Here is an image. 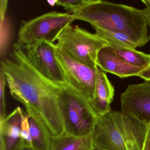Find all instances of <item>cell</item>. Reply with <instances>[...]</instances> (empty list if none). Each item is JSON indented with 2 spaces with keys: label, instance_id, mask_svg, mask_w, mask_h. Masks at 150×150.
<instances>
[{
  "label": "cell",
  "instance_id": "obj_1",
  "mask_svg": "<svg viewBox=\"0 0 150 150\" xmlns=\"http://www.w3.org/2000/svg\"><path fill=\"white\" fill-rule=\"evenodd\" d=\"M10 93L23 105L26 113L40 118L53 136L64 133L58 85L47 80L31 65L24 47L15 43L9 58L1 60Z\"/></svg>",
  "mask_w": 150,
  "mask_h": 150
},
{
  "label": "cell",
  "instance_id": "obj_2",
  "mask_svg": "<svg viewBox=\"0 0 150 150\" xmlns=\"http://www.w3.org/2000/svg\"><path fill=\"white\" fill-rule=\"evenodd\" d=\"M76 20L88 22L94 28L120 32L141 47L149 41L148 24L143 10L106 1L86 4L70 11Z\"/></svg>",
  "mask_w": 150,
  "mask_h": 150
},
{
  "label": "cell",
  "instance_id": "obj_3",
  "mask_svg": "<svg viewBox=\"0 0 150 150\" xmlns=\"http://www.w3.org/2000/svg\"><path fill=\"white\" fill-rule=\"evenodd\" d=\"M149 123L111 110L98 117L93 132L94 148L99 150H142Z\"/></svg>",
  "mask_w": 150,
  "mask_h": 150
},
{
  "label": "cell",
  "instance_id": "obj_4",
  "mask_svg": "<svg viewBox=\"0 0 150 150\" xmlns=\"http://www.w3.org/2000/svg\"><path fill=\"white\" fill-rule=\"evenodd\" d=\"M58 88L64 133L77 137L93 134L98 116L90 104L68 84Z\"/></svg>",
  "mask_w": 150,
  "mask_h": 150
},
{
  "label": "cell",
  "instance_id": "obj_5",
  "mask_svg": "<svg viewBox=\"0 0 150 150\" xmlns=\"http://www.w3.org/2000/svg\"><path fill=\"white\" fill-rule=\"evenodd\" d=\"M55 41L56 47L76 60L93 68L97 64L98 54L108 43L96 33H92L79 26L71 25L64 28Z\"/></svg>",
  "mask_w": 150,
  "mask_h": 150
},
{
  "label": "cell",
  "instance_id": "obj_6",
  "mask_svg": "<svg viewBox=\"0 0 150 150\" xmlns=\"http://www.w3.org/2000/svg\"><path fill=\"white\" fill-rule=\"evenodd\" d=\"M75 20L72 14L53 11L22 21L17 43L25 47L41 39L54 43L62 31Z\"/></svg>",
  "mask_w": 150,
  "mask_h": 150
},
{
  "label": "cell",
  "instance_id": "obj_7",
  "mask_svg": "<svg viewBox=\"0 0 150 150\" xmlns=\"http://www.w3.org/2000/svg\"><path fill=\"white\" fill-rule=\"evenodd\" d=\"M55 56L69 85L90 104L94 96L98 67L93 68L76 60L56 45Z\"/></svg>",
  "mask_w": 150,
  "mask_h": 150
},
{
  "label": "cell",
  "instance_id": "obj_8",
  "mask_svg": "<svg viewBox=\"0 0 150 150\" xmlns=\"http://www.w3.org/2000/svg\"><path fill=\"white\" fill-rule=\"evenodd\" d=\"M26 56L33 67L47 80L67 85L68 79L55 56V44L41 39L24 47Z\"/></svg>",
  "mask_w": 150,
  "mask_h": 150
},
{
  "label": "cell",
  "instance_id": "obj_9",
  "mask_svg": "<svg viewBox=\"0 0 150 150\" xmlns=\"http://www.w3.org/2000/svg\"><path fill=\"white\" fill-rule=\"evenodd\" d=\"M121 112L149 123L150 121V81L129 85L120 98Z\"/></svg>",
  "mask_w": 150,
  "mask_h": 150
},
{
  "label": "cell",
  "instance_id": "obj_10",
  "mask_svg": "<svg viewBox=\"0 0 150 150\" xmlns=\"http://www.w3.org/2000/svg\"><path fill=\"white\" fill-rule=\"evenodd\" d=\"M97 67L105 72L111 73L121 78L137 76L147 67L129 65L122 60L112 48L105 47L99 52L97 58Z\"/></svg>",
  "mask_w": 150,
  "mask_h": 150
},
{
  "label": "cell",
  "instance_id": "obj_11",
  "mask_svg": "<svg viewBox=\"0 0 150 150\" xmlns=\"http://www.w3.org/2000/svg\"><path fill=\"white\" fill-rule=\"evenodd\" d=\"M23 111L17 107L0 122V150H18L22 145L21 126Z\"/></svg>",
  "mask_w": 150,
  "mask_h": 150
},
{
  "label": "cell",
  "instance_id": "obj_12",
  "mask_svg": "<svg viewBox=\"0 0 150 150\" xmlns=\"http://www.w3.org/2000/svg\"><path fill=\"white\" fill-rule=\"evenodd\" d=\"M114 92V87L106 74L98 67L94 96L90 103L98 117L103 116L112 110L111 104L113 100Z\"/></svg>",
  "mask_w": 150,
  "mask_h": 150
},
{
  "label": "cell",
  "instance_id": "obj_13",
  "mask_svg": "<svg viewBox=\"0 0 150 150\" xmlns=\"http://www.w3.org/2000/svg\"><path fill=\"white\" fill-rule=\"evenodd\" d=\"M93 134L86 136L68 135L65 133L53 137L50 150H95Z\"/></svg>",
  "mask_w": 150,
  "mask_h": 150
},
{
  "label": "cell",
  "instance_id": "obj_14",
  "mask_svg": "<svg viewBox=\"0 0 150 150\" xmlns=\"http://www.w3.org/2000/svg\"><path fill=\"white\" fill-rule=\"evenodd\" d=\"M29 122L32 147L27 150H50L53 136L45 122L40 118L30 115Z\"/></svg>",
  "mask_w": 150,
  "mask_h": 150
},
{
  "label": "cell",
  "instance_id": "obj_15",
  "mask_svg": "<svg viewBox=\"0 0 150 150\" xmlns=\"http://www.w3.org/2000/svg\"><path fill=\"white\" fill-rule=\"evenodd\" d=\"M94 29L95 33L104 39L112 48L136 49L138 47L129 36L123 33L99 28Z\"/></svg>",
  "mask_w": 150,
  "mask_h": 150
},
{
  "label": "cell",
  "instance_id": "obj_16",
  "mask_svg": "<svg viewBox=\"0 0 150 150\" xmlns=\"http://www.w3.org/2000/svg\"><path fill=\"white\" fill-rule=\"evenodd\" d=\"M111 48L121 59L129 65L146 67L150 65V54L136 49Z\"/></svg>",
  "mask_w": 150,
  "mask_h": 150
},
{
  "label": "cell",
  "instance_id": "obj_17",
  "mask_svg": "<svg viewBox=\"0 0 150 150\" xmlns=\"http://www.w3.org/2000/svg\"><path fill=\"white\" fill-rule=\"evenodd\" d=\"M1 43L0 55L1 60L4 59L9 47L11 40V30L10 26L5 22V19L1 22Z\"/></svg>",
  "mask_w": 150,
  "mask_h": 150
},
{
  "label": "cell",
  "instance_id": "obj_18",
  "mask_svg": "<svg viewBox=\"0 0 150 150\" xmlns=\"http://www.w3.org/2000/svg\"><path fill=\"white\" fill-rule=\"evenodd\" d=\"M29 119V115L23 111L21 126V136L22 144L27 150H30L32 147Z\"/></svg>",
  "mask_w": 150,
  "mask_h": 150
},
{
  "label": "cell",
  "instance_id": "obj_19",
  "mask_svg": "<svg viewBox=\"0 0 150 150\" xmlns=\"http://www.w3.org/2000/svg\"><path fill=\"white\" fill-rule=\"evenodd\" d=\"M7 80L5 74L0 71V122L2 121L7 116L5 101V86Z\"/></svg>",
  "mask_w": 150,
  "mask_h": 150
},
{
  "label": "cell",
  "instance_id": "obj_20",
  "mask_svg": "<svg viewBox=\"0 0 150 150\" xmlns=\"http://www.w3.org/2000/svg\"><path fill=\"white\" fill-rule=\"evenodd\" d=\"M84 0H57L56 4L63 7L70 12L85 4Z\"/></svg>",
  "mask_w": 150,
  "mask_h": 150
},
{
  "label": "cell",
  "instance_id": "obj_21",
  "mask_svg": "<svg viewBox=\"0 0 150 150\" xmlns=\"http://www.w3.org/2000/svg\"><path fill=\"white\" fill-rule=\"evenodd\" d=\"M8 0H1L0 5V15H1V22H2L5 19V15L7 8Z\"/></svg>",
  "mask_w": 150,
  "mask_h": 150
},
{
  "label": "cell",
  "instance_id": "obj_22",
  "mask_svg": "<svg viewBox=\"0 0 150 150\" xmlns=\"http://www.w3.org/2000/svg\"><path fill=\"white\" fill-rule=\"evenodd\" d=\"M138 76L145 81H150V65L141 71Z\"/></svg>",
  "mask_w": 150,
  "mask_h": 150
},
{
  "label": "cell",
  "instance_id": "obj_23",
  "mask_svg": "<svg viewBox=\"0 0 150 150\" xmlns=\"http://www.w3.org/2000/svg\"><path fill=\"white\" fill-rule=\"evenodd\" d=\"M142 150H150V122L149 123V128H148L143 148Z\"/></svg>",
  "mask_w": 150,
  "mask_h": 150
},
{
  "label": "cell",
  "instance_id": "obj_24",
  "mask_svg": "<svg viewBox=\"0 0 150 150\" xmlns=\"http://www.w3.org/2000/svg\"><path fill=\"white\" fill-rule=\"evenodd\" d=\"M142 10L144 13L145 17H146L148 25L150 27V8H146ZM149 40H150V34L149 35Z\"/></svg>",
  "mask_w": 150,
  "mask_h": 150
},
{
  "label": "cell",
  "instance_id": "obj_25",
  "mask_svg": "<svg viewBox=\"0 0 150 150\" xmlns=\"http://www.w3.org/2000/svg\"><path fill=\"white\" fill-rule=\"evenodd\" d=\"M146 5V8H150V0H141Z\"/></svg>",
  "mask_w": 150,
  "mask_h": 150
},
{
  "label": "cell",
  "instance_id": "obj_26",
  "mask_svg": "<svg viewBox=\"0 0 150 150\" xmlns=\"http://www.w3.org/2000/svg\"><path fill=\"white\" fill-rule=\"evenodd\" d=\"M104 0H84L85 4H86L91 3L95 2L100 1Z\"/></svg>",
  "mask_w": 150,
  "mask_h": 150
},
{
  "label": "cell",
  "instance_id": "obj_27",
  "mask_svg": "<svg viewBox=\"0 0 150 150\" xmlns=\"http://www.w3.org/2000/svg\"><path fill=\"white\" fill-rule=\"evenodd\" d=\"M49 4L51 6H54L55 4H56L57 0H47Z\"/></svg>",
  "mask_w": 150,
  "mask_h": 150
},
{
  "label": "cell",
  "instance_id": "obj_28",
  "mask_svg": "<svg viewBox=\"0 0 150 150\" xmlns=\"http://www.w3.org/2000/svg\"><path fill=\"white\" fill-rule=\"evenodd\" d=\"M18 150H27L26 148H24V147L23 146V144H22V145H21V147H20V148H19V149H18Z\"/></svg>",
  "mask_w": 150,
  "mask_h": 150
},
{
  "label": "cell",
  "instance_id": "obj_29",
  "mask_svg": "<svg viewBox=\"0 0 150 150\" xmlns=\"http://www.w3.org/2000/svg\"><path fill=\"white\" fill-rule=\"evenodd\" d=\"M95 150H99L95 149Z\"/></svg>",
  "mask_w": 150,
  "mask_h": 150
},
{
  "label": "cell",
  "instance_id": "obj_30",
  "mask_svg": "<svg viewBox=\"0 0 150 150\" xmlns=\"http://www.w3.org/2000/svg\"></svg>",
  "mask_w": 150,
  "mask_h": 150
}]
</instances>
